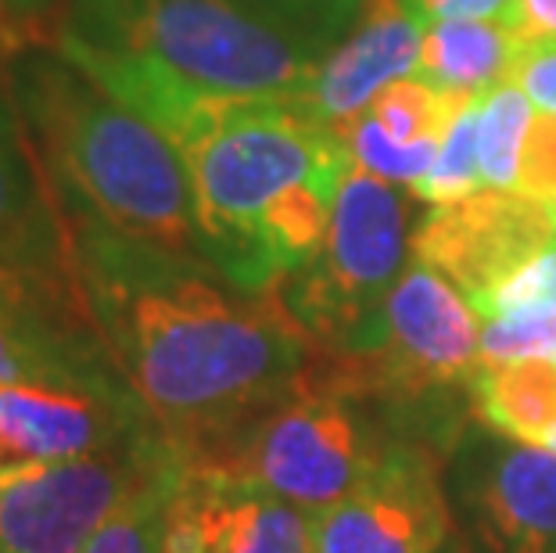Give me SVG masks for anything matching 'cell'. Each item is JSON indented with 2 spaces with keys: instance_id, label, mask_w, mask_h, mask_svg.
I'll return each mask as SVG.
<instances>
[{
  "instance_id": "ba28073f",
  "label": "cell",
  "mask_w": 556,
  "mask_h": 553,
  "mask_svg": "<svg viewBox=\"0 0 556 553\" xmlns=\"http://www.w3.org/2000/svg\"><path fill=\"white\" fill-rule=\"evenodd\" d=\"M173 450V439L134 450L22 464L0 475V550L83 553L90 536Z\"/></svg>"
},
{
  "instance_id": "e0dca14e",
  "label": "cell",
  "mask_w": 556,
  "mask_h": 553,
  "mask_svg": "<svg viewBox=\"0 0 556 553\" xmlns=\"http://www.w3.org/2000/svg\"><path fill=\"white\" fill-rule=\"evenodd\" d=\"M525 37L506 22H438L428 26L420 43L417 73L424 84L445 93H481L510 84V68Z\"/></svg>"
},
{
  "instance_id": "6da1fadb",
  "label": "cell",
  "mask_w": 556,
  "mask_h": 553,
  "mask_svg": "<svg viewBox=\"0 0 556 553\" xmlns=\"http://www.w3.org/2000/svg\"><path fill=\"white\" fill-rule=\"evenodd\" d=\"M73 255L104 349L187 453L252 428L309 367L313 341L280 288L244 291L208 259L148 249L87 219Z\"/></svg>"
},
{
  "instance_id": "603a6c76",
  "label": "cell",
  "mask_w": 556,
  "mask_h": 553,
  "mask_svg": "<svg viewBox=\"0 0 556 553\" xmlns=\"http://www.w3.org/2000/svg\"><path fill=\"white\" fill-rule=\"evenodd\" d=\"M349 144V155L356 162L359 169L374 173L377 180H388V184H406L413 187L417 180L428 176V169L434 166V155H438V140H420V144H399L377 126L370 115H359L356 123L341 126L338 129Z\"/></svg>"
},
{
  "instance_id": "4fadbf2b",
  "label": "cell",
  "mask_w": 556,
  "mask_h": 553,
  "mask_svg": "<svg viewBox=\"0 0 556 553\" xmlns=\"http://www.w3.org/2000/svg\"><path fill=\"white\" fill-rule=\"evenodd\" d=\"M424 33L399 0H370L356 29L316 65L299 104L330 129L356 123L388 84L417 73Z\"/></svg>"
},
{
  "instance_id": "d590c367",
  "label": "cell",
  "mask_w": 556,
  "mask_h": 553,
  "mask_svg": "<svg viewBox=\"0 0 556 553\" xmlns=\"http://www.w3.org/2000/svg\"><path fill=\"white\" fill-rule=\"evenodd\" d=\"M0 553H4V550H0Z\"/></svg>"
},
{
  "instance_id": "d4e9b609",
  "label": "cell",
  "mask_w": 556,
  "mask_h": 553,
  "mask_svg": "<svg viewBox=\"0 0 556 553\" xmlns=\"http://www.w3.org/2000/svg\"><path fill=\"white\" fill-rule=\"evenodd\" d=\"M244 4L274 18L277 26L299 33L302 40L330 51L356 29L370 0H244Z\"/></svg>"
},
{
  "instance_id": "f1b7e54d",
  "label": "cell",
  "mask_w": 556,
  "mask_h": 553,
  "mask_svg": "<svg viewBox=\"0 0 556 553\" xmlns=\"http://www.w3.org/2000/svg\"><path fill=\"white\" fill-rule=\"evenodd\" d=\"M510 84L535 104V112L556 115V40H525L510 68Z\"/></svg>"
},
{
  "instance_id": "8992f818",
  "label": "cell",
  "mask_w": 556,
  "mask_h": 553,
  "mask_svg": "<svg viewBox=\"0 0 556 553\" xmlns=\"http://www.w3.org/2000/svg\"><path fill=\"white\" fill-rule=\"evenodd\" d=\"M363 399L349 392L327 363L305 367L299 385L244 428V442L216 467L255 481L305 514L324 511L345 500L395 445L359 410Z\"/></svg>"
},
{
  "instance_id": "8fae6325",
  "label": "cell",
  "mask_w": 556,
  "mask_h": 553,
  "mask_svg": "<svg viewBox=\"0 0 556 553\" xmlns=\"http://www.w3.org/2000/svg\"><path fill=\"white\" fill-rule=\"evenodd\" d=\"M98 341L79 280L0 266V385H109Z\"/></svg>"
},
{
  "instance_id": "d6a6232c",
  "label": "cell",
  "mask_w": 556,
  "mask_h": 553,
  "mask_svg": "<svg viewBox=\"0 0 556 553\" xmlns=\"http://www.w3.org/2000/svg\"><path fill=\"white\" fill-rule=\"evenodd\" d=\"M4 79H8V54L0 51V84H4Z\"/></svg>"
},
{
  "instance_id": "30bf717a",
  "label": "cell",
  "mask_w": 556,
  "mask_h": 553,
  "mask_svg": "<svg viewBox=\"0 0 556 553\" xmlns=\"http://www.w3.org/2000/svg\"><path fill=\"white\" fill-rule=\"evenodd\" d=\"M316 553H438L448 514L434 464L395 442L345 500L309 514Z\"/></svg>"
},
{
  "instance_id": "cb8c5ba5",
  "label": "cell",
  "mask_w": 556,
  "mask_h": 553,
  "mask_svg": "<svg viewBox=\"0 0 556 553\" xmlns=\"http://www.w3.org/2000/svg\"><path fill=\"white\" fill-rule=\"evenodd\" d=\"M549 360L556 363V305L514 310L481 327V363Z\"/></svg>"
},
{
  "instance_id": "d6986e66",
  "label": "cell",
  "mask_w": 556,
  "mask_h": 553,
  "mask_svg": "<svg viewBox=\"0 0 556 553\" xmlns=\"http://www.w3.org/2000/svg\"><path fill=\"white\" fill-rule=\"evenodd\" d=\"M187 467H191V456L180 442H173V450L155 464V470L90 536L83 553H165V514H169Z\"/></svg>"
},
{
  "instance_id": "83f0119b",
  "label": "cell",
  "mask_w": 556,
  "mask_h": 553,
  "mask_svg": "<svg viewBox=\"0 0 556 553\" xmlns=\"http://www.w3.org/2000/svg\"><path fill=\"white\" fill-rule=\"evenodd\" d=\"M517 191L542 205L556 198V115L535 112V120H531L525 151H520Z\"/></svg>"
},
{
  "instance_id": "f546056e",
  "label": "cell",
  "mask_w": 556,
  "mask_h": 553,
  "mask_svg": "<svg viewBox=\"0 0 556 553\" xmlns=\"http://www.w3.org/2000/svg\"><path fill=\"white\" fill-rule=\"evenodd\" d=\"M399 4L424 29L438 26V22H464V18L506 22L510 26V11H514V0H399Z\"/></svg>"
},
{
  "instance_id": "9c48e42d",
  "label": "cell",
  "mask_w": 556,
  "mask_h": 553,
  "mask_svg": "<svg viewBox=\"0 0 556 553\" xmlns=\"http://www.w3.org/2000/svg\"><path fill=\"white\" fill-rule=\"evenodd\" d=\"M556 241L549 209L520 191H484L434 205L409 249L478 305Z\"/></svg>"
},
{
  "instance_id": "2e32d148",
  "label": "cell",
  "mask_w": 556,
  "mask_h": 553,
  "mask_svg": "<svg viewBox=\"0 0 556 553\" xmlns=\"http://www.w3.org/2000/svg\"><path fill=\"white\" fill-rule=\"evenodd\" d=\"M478 528L492 553H556V453H506L478 492Z\"/></svg>"
},
{
  "instance_id": "44dd1931",
  "label": "cell",
  "mask_w": 556,
  "mask_h": 553,
  "mask_svg": "<svg viewBox=\"0 0 556 553\" xmlns=\"http://www.w3.org/2000/svg\"><path fill=\"white\" fill-rule=\"evenodd\" d=\"M531 120H535V104L514 84H500L481 98L478 151L484 187H492V191H517L520 151H525Z\"/></svg>"
},
{
  "instance_id": "7a4b0ae2",
  "label": "cell",
  "mask_w": 556,
  "mask_h": 553,
  "mask_svg": "<svg viewBox=\"0 0 556 553\" xmlns=\"http://www.w3.org/2000/svg\"><path fill=\"white\" fill-rule=\"evenodd\" d=\"M8 90L54 198L115 238L205 259L191 173L155 123L54 47L11 54Z\"/></svg>"
},
{
  "instance_id": "ffe728a7",
  "label": "cell",
  "mask_w": 556,
  "mask_h": 553,
  "mask_svg": "<svg viewBox=\"0 0 556 553\" xmlns=\"http://www.w3.org/2000/svg\"><path fill=\"white\" fill-rule=\"evenodd\" d=\"M467 101H475V93H445L424 84L420 76H402L377 93L366 115L399 144H420V140H442Z\"/></svg>"
},
{
  "instance_id": "484cf974",
  "label": "cell",
  "mask_w": 556,
  "mask_h": 553,
  "mask_svg": "<svg viewBox=\"0 0 556 553\" xmlns=\"http://www.w3.org/2000/svg\"><path fill=\"white\" fill-rule=\"evenodd\" d=\"M68 0H0V51L8 58L26 47H51Z\"/></svg>"
},
{
  "instance_id": "1f68e13d",
  "label": "cell",
  "mask_w": 556,
  "mask_h": 553,
  "mask_svg": "<svg viewBox=\"0 0 556 553\" xmlns=\"http://www.w3.org/2000/svg\"><path fill=\"white\" fill-rule=\"evenodd\" d=\"M542 450H549V453H556V428L546 435V442H542Z\"/></svg>"
},
{
  "instance_id": "7402d4cb",
  "label": "cell",
  "mask_w": 556,
  "mask_h": 553,
  "mask_svg": "<svg viewBox=\"0 0 556 553\" xmlns=\"http://www.w3.org/2000/svg\"><path fill=\"white\" fill-rule=\"evenodd\" d=\"M484 98V93H481ZM481 98L467 101L456 112V120L448 123L445 137L438 140V155L434 166L428 169L424 180L409 187L413 198L434 205H453L464 198L484 191V176H481V151H478V109Z\"/></svg>"
},
{
  "instance_id": "e575fe53",
  "label": "cell",
  "mask_w": 556,
  "mask_h": 553,
  "mask_svg": "<svg viewBox=\"0 0 556 553\" xmlns=\"http://www.w3.org/2000/svg\"><path fill=\"white\" fill-rule=\"evenodd\" d=\"M445 553H459V550H445Z\"/></svg>"
},
{
  "instance_id": "5bb4252c",
  "label": "cell",
  "mask_w": 556,
  "mask_h": 553,
  "mask_svg": "<svg viewBox=\"0 0 556 553\" xmlns=\"http://www.w3.org/2000/svg\"><path fill=\"white\" fill-rule=\"evenodd\" d=\"M201 553H316L309 514L227 467L191 461L173 497Z\"/></svg>"
},
{
  "instance_id": "5b68a950",
  "label": "cell",
  "mask_w": 556,
  "mask_h": 553,
  "mask_svg": "<svg viewBox=\"0 0 556 553\" xmlns=\"http://www.w3.org/2000/svg\"><path fill=\"white\" fill-rule=\"evenodd\" d=\"M406 269V202L352 162L327 238L280 296L316 349L363 356L384 338V305Z\"/></svg>"
},
{
  "instance_id": "ac0fdd59",
  "label": "cell",
  "mask_w": 556,
  "mask_h": 553,
  "mask_svg": "<svg viewBox=\"0 0 556 553\" xmlns=\"http://www.w3.org/2000/svg\"><path fill=\"white\" fill-rule=\"evenodd\" d=\"M467 392L484 425L525 445H542L556 428V363L549 360L478 363Z\"/></svg>"
},
{
  "instance_id": "3957f363",
  "label": "cell",
  "mask_w": 556,
  "mask_h": 553,
  "mask_svg": "<svg viewBox=\"0 0 556 553\" xmlns=\"http://www.w3.org/2000/svg\"><path fill=\"white\" fill-rule=\"evenodd\" d=\"M162 134L191 173L201 252L230 285L258 291L255 238L263 216L291 187L338 159L349 144L316 123L299 98H219L191 90Z\"/></svg>"
},
{
  "instance_id": "4316f807",
  "label": "cell",
  "mask_w": 556,
  "mask_h": 553,
  "mask_svg": "<svg viewBox=\"0 0 556 553\" xmlns=\"http://www.w3.org/2000/svg\"><path fill=\"white\" fill-rule=\"evenodd\" d=\"M535 305H556V241L546 252L535 255L531 263L495 288L489 299L478 305V316L492 321V316L514 313V310H535Z\"/></svg>"
},
{
  "instance_id": "277c9868",
  "label": "cell",
  "mask_w": 556,
  "mask_h": 553,
  "mask_svg": "<svg viewBox=\"0 0 556 553\" xmlns=\"http://www.w3.org/2000/svg\"><path fill=\"white\" fill-rule=\"evenodd\" d=\"M54 43L119 54L219 98H302L327 54L244 0H68Z\"/></svg>"
},
{
  "instance_id": "7c38bea8",
  "label": "cell",
  "mask_w": 556,
  "mask_h": 553,
  "mask_svg": "<svg viewBox=\"0 0 556 553\" xmlns=\"http://www.w3.org/2000/svg\"><path fill=\"white\" fill-rule=\"evenodd\" d=\"M123 399L112 385H0V475L22 464L115 450Z\"/></svg>"
},
{
  "instance_id": "836d02e7",
  "label": "cell",
  "mask_w": 556,
  "mask_h": 553,
  "mask_svg": "<svg viewBox=\"0 0 556 553\" xmlns=\"http://www.w3.org/2000/svg\"><path fill=\"white\" fill-rule=\"evenodd\" d=\"M546 209H549V216H553V227H556V198H553V202H549Z\"/></svg>"
},
{
  "instance_id": "4dcf8cb0",
  "label": "cell",
  "mask_w": 556,
  "mask_h": 553,
  "mask_svg": "<svg viewBox=\"0 0 556 553\" xmlns=\"http://www.w3.org/2000/svg\"><path fill=\"white\" fill-rule=\"evenodd\" d=\"M510 26L525 40H556V0H514Z\"/></svg>"
},
{
  "instance_id": "52a82bcc",
  "label": "cell",
  "mask_w": 556,
  "mask_h": 553,
  "mask_svg": "<svg viewBox=\"0 0 556 553\" xmlns=\"http://www.w3.org/2000/svg\"><path fill=\"white\" fill-rule=\"evenodd\" d=\"M478 363V310L453 280L417 255L388 296L381 345L363 356H330L338 378L366 399H417L467 381Z\"/></svg>"
},
{
  "instance_id": "9a60e30c",
  "label": "cell",
  "mask_w": 556,
  "mask_h": 553,
  "mask_svg": "<svg viewBox=\"0 0 556 553\" xmlns=\"http://www.w3.org/2000/svg\"><path fill=\"white\" fill-rule=\"evenodd\" d=\"M65 223L58 219L54 191L11 101L0 84V266L26 274H68Z\"/></svg>"
}]
</instances>
